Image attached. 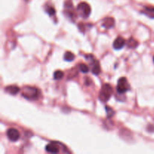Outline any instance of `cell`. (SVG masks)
Returning <instances> with one entry per match:
<instances>
[{
  "label": "cell",
  "instance_id": "obj_17",
  "mask_svg": "<svg viewBox=\"0 0 154 154\" xmlns=\"http://www.w3.org/2000/svg\"><path fill=\"white\" fill-rule=\"evenodd\" d=\"M145 11H146L148 12V14L152 15V17H153V16H154V7H152V6H146L145 8Z\"/></svg>",
  "mask_w": 154,
  "mask_h": 154
},
{
  "label": "cell",
  "instance_id": "obj_16",
  "mask_svg": "<svg viewBox=\"0 0 154 154\" xmlns=\"http://www.w3.org/2000/svg\"><path fill=\"white\" fill-rule=\"evenodd\" d=\"M46 12L50 15V16H53V15H54L56 14V10L54 8L49 6V7L46 9Z\"/></svg>",
  "mask_w": 154,
  "mask_h": 154
},
{
  "label": "cell",
  "instance_id": "obj_3",
  "mask_svg": "<svg viewBox=\"0 0 154 154\" xmlns=\"http://www.w3.org/2000/svg\"><path fill=\"white\" fill-rule=\"evenodd\" d=\"M77 11L80 16L83 18H87L91 13V8L87 2H81L77 7Z\"/></svg>",
  "mask_w": 154,
  "mask_h": 154
},
{
  "label": "cell",
  "instance_id": "obj_2",
  "mask_svg": "<svg viewBox=\"0 0 154 154\" xmlns=\"http://www.w3.org/2000/svg\"><path fill=\"white\" fill-rule=\"evenodd\" d=\"M113 93V89L110 84H105L102 86V89L99 93V99L102 102H106L111 98V95Z\"/></svg>",
  "mask_w": 154,
  "mask_h": 154
},
{
  "label": "cell",
  "instance_id": "obj_12",
  "mask_svg": "<svg viewBox=\"0 0 154 154\" xmlns=\"http://www.w3.org/2000/svg\"><path fill=\"white\" fill-rule=\"evenodd\" d=\"M127 45L129 48H135L138 45V42L135 39L131 38H129V40H128Z\"/></svg>",
  "mask_w": 154,
  "mask_h": 154
},
{
  "label": "cell",
  "instance_id": "obj_11",
  "mask_svg": "<svg viewBox=\"0 0 154 154\" xmlns=\"http://www.w3.org/2000/svg\"><path fill=\"white\" fill-rule=\"evenodd\" d=\"M64 57V60H66V61L72 62L75 60V54H72V53L70 52V51H67V52L65 53L64 57Z\"/></svg>",
  "mask_w": 154,
  "mask_h": 154
},
{
  "label": "cell",
  "instance_id": "obj_1",
  "mask_svg": "<svg viewBox=\"0 0 154 154\" xmlns=\"http://www.w3.org/2000/svg\"><path fill=\"white\" fill-rule=\"evenodd\" d=\"M40 92L37 88L32 87H26L23 88L22 96L28 100H36L39 97Z\"/></svg>",
  "mask_w": 154,
  "mask_h": 154
},
{
  "label": "cell",
  "instance_id": "obj_15",
  "mask_svg": "<svg viewBox=\"0 0 154 154\" xmlns=\"http://www.w3.org/2000/svg\"><path fill=\"white\" fill-rule=\"evenodd\" d=\"M105 110H106V114H107V117L108 118H111V117H113L114 114V111L111 107L109 106H106L105 107Z\"/></svg>",
  "mask_w": 154,
  "mask_h": 154
},
{
  "label": "cell",
  "instance_id": "obj_5",
  "mask_svg": "<svg viewBox=\"0 0 154 154\" xmlns=\"http://www.w3.org/2000/svg\"><path fill=\"white\" fill-rule=\"evenodd\" d=\"M7 137L12 142H15V141H18L20 138V132L17 129H14V128H10L8 129L7 131Z\"/></svg>",
  "mask_w": 154,
  "mask_h": 154
},
{
  "label": "cell",
  "instance_id": "obj_4",
  "mask_svg": "<svg viewBox=\"0 0 154 154\" xmlns=\"http://www.w3.org/2000/svg\"><path fill=\"white\" fill-rule=\"evenodd\" d=\"M130 89V86L126 78H120L118 80L117 86V91L119 94H124Z\"/></svg>",
  "mask_w": 154,
  "mask_h": 154
},
{
  "label": "cell",
  "instance_id": "obj_7",
  "mask_svg": "<svg viewBox=\"0 0 154 154\" xmlns=\"http://www.w3.org/2000/svg\"><path fill=\"white\" fill-rule=\"evenodd\" d=\"M115 25V20L112 17H106L102 20V26L105 29H111Z\"/></svg>",
  "mask_w": 154,
  "mask_h": 154
},
{
  "label": "cell",
  "instance_id": "obj_13",
  "mask_svg": "<svg viewBox=\"0 0 154 154\" xmlns=\"http://www.w3.org/2000/svg\"><path fill=\"white\" fill-rule=\"evenodd\" d=\"M64 76V73L62 71L57 70L54 73V78L55 80H60Z\"/></svg>",
  "mask_w": 154,
  "mask_h": 154
},
{
  "label": "cell",
  "instance_id": "obj_18",
  "mask_svg": "<svg viewBox=\"0 0 154 154\" xmlns=\"http://www.w3.org/2000/svg\"><path fill=\"white\" fill-rule=\"evenodd\" d=\"M153 61H154V58H153Z\"/></svg>",
  "mask_w": 154,
  "mask_h": 154
},
{
  "label": "cell",
  "instance_id": "obj_8",
  "mask_svg": "<svg viewBox=\"0 0 154 154\" xmlns=\"http://www.w3.org/2000/svg\"><path fill=\"white\" fill-rule=\"evenodd\" d=\"M45 150L46 151H48V153H58L60 152V149L59 147L57 146V144L56 143H51V144H48V145H46L45 147Z\"/></svg>",
  "mask_w": 154,
  "mask_h": 154
},
{
  "label": "cell",
  "instance_id": "obj_9",
  "mask_svg": "<svg viewBox=\"0 0 154 154\" xmlns=\"http://www.w3.org/2000/svg\"><path fill=\"white\" fill-rule=\"evenodd\" d=\"M92 72L96 75H99L100 74L101 68L97 60H93L92 61Z\"/></svg>",
  "mask_w": 154,
  "mask_h": 154
},
{
  "label": "cell",
  "instance_id": "obj_10",
  "mask_svg": "<svg viewBox=\"0 0 154 154\" xmlns=\"http://www.w3.org/2000/svg\"><path fill=\"white\" fill-rule=\"evenodd\" d=\"M7 93H10L11 95H17L20 92V88L17 86H8V87H5V89Z\"/></svg>",
  "mask_w": 154,
  "mask_h": 154
},
{
  "label": "cell",
  "instance_id": "obj_6",
  "mask_svg": "<svg viewBox=\"0 0 154 154\" xmlns=\"http://www.w3.org/2000/svg\"><path fill=\"white\" fill-rule=\"evenodd\" d=\"M125 44H126V42H125V39L123 38V37H117V38L114 40V43H113V47L115 50H120L125 46Z\"/></svg>",
  "mask_w": 154,
  "mask_h": 154
},
{
  "label": "cell",
  "instance_id": "obj_14",
  "mask_svg": "<svg viewBox=\"0 0 154 154\" xmlns=\"http://www.w3.org/2000/svg\"><path fill=\"white\" fill-rule=\"evenodd\" d=\"M79 69L83 73H88L90 72V68H89V66H87L86 64H83V63L79 66Z\"/></svg>",
  "mask_w": 154,
  "mask_h": 154
}]
</instances>
